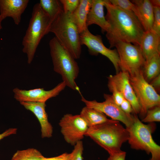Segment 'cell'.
<instances>
[{
  "label": "cell",
  "instance_id": "7a4b0ae2",
  "mask_svg": "<svg viewBox=\"0 0 160 160\" xmlns=\"http://www.w3.org/2000/svg\"><path fill=\"white\" fill-rule=\"evenodd\" d=\"M85 136L89 137L110 155L122 152V144L128 141L129 133L119 121L107 122L88 128Z\"/></svg>",
  "mask_w": 160,
  "mask_h": 160
},
{
  "label": "cell",
  "instance_id": "d6a6232c",
  "mask_svg": "<svg viewBox=\"0 0 160 160\" xmlns=\"http://www.w3.org/2000/svg\"><path fill=\"white\" fill-rule=\"evenodd\" d=\"M149 83L154 89L159 92L160 89V74L153 79Z\"/></svg>",
  "mask_w": 160,
  "mask_h": 160
},
{
  "label": "cell",
  "instance_id": "3957f363",
  "mask_svg": "<svg viewBox=\"0 0 160 160\" xmlns=\"http://www.w3.org/2000/svg\"><path fill=\"white\" fill-rule=\"evenodd\" d=\"M52 22L39 3L34 6L28 28L22 41L23 52L26 54L27 62L33 60L39 43L44 36L49 33Z\"/></svg>",
  "mask_w": 160,
  "mask_h": 160
},
{
  "label": "cell",
  "instance_id": "8992f818",
  "mask_svg": "<svg viewBox=\"0 0 160 160\" xmlns=\"http://www.w3.org/2000/svg\"><path fill=\"white\" fill-rule=\"evenodd\" d=\"M152 123L145 124L134 114L132 124L126 128L129 133L128 141L132 148L151 154V157L149 160H160V146L152 136L155 128V125Z\"/></svg>",
  "mask_w": 160,
  "mask_h": 160
},
{
  "label": "cell",
  "instance_id": "d590c367",
  "mask_svg": "<svg viewBox=\"0 0 160 160\" xmlns=\"http://www.w3.org/2000/svg\"><path fill=\"white\" fill-rule=\"evenodd\" d=\"M3 20V19L2 18V17L0 15V30L2 28L1 23Z\"/></svg>",
  "mask_w": 160,
  "mask_h": 160
},
{
  "label": "cell",
  "instance_id": "52a82bcc",
  "mask_svg": "<svg viewBox=\"0 0 160 160\" xmlns=\"http://www.w3.org/2000/svg\"><path fill=\"white\" fill-rule=\"evenodd\" d=\"M129 78L140 106L139 114L143 119L148 109L160 105V96L145 79L142 70L132 76H129Z\"/></svg>",
  "mask_w": 160,
  "mask_h": 160
},
{
  "label": "cell",
  "instance_id": "44dd1931",
  "mask_svg": "<svg viewBox=\"0 0 160 160\" xmlns=\"http://www.w3.org/2000/svg\"><path fill=\"white\" fill-rule=\"evenodd\" d=\"M142 71L145 79L149 83L160 74V54L155 55L146 62Z\"/></svg>",
  "mask_w": 160,
  "mask_h": 160
},
{
  "label": "cell",
  "instance_id": "f546056e",
  "mask_svg": "<svg viewBox=\"0 0 160 160\" xmlns=\"http://www.w3.org/2000/svg\"><path fill=\"white\" fill-rule=\"evenodd\" d=\"M120 107L124 113L128 115H131V113L133 112L131 104L128 100L125 99H124L120 106Z\"/></svg>",
  "mask_w": 160,
  "mask_h": 160
},
{
  "label": "cell",
  "instance_id": "ac0fdd59",
  "mask_svg": "<svg viewBox=\"0 0 160 160\" xmlns=\"http://www.w3.org/2000/svg\"><path fill=\"white\" fill-rule=\"evenodd\" d=\"M136 6L137 17L145 31L152 30L153 7L149 0H134L131 1Z\"/></svg>",
  "mask_w": 160,
  "mask_h": 160
},
{
  "label": "cell",
  "instance_id": "1f68e13d",
  "mask_svg": "<svg viewBox=\"0 0 160 160\" xmlns=\"http://www.w3.org/2000/svg\"><path fill=\"white\" fill-rule=\"evenodd\" d=\"M126 153L122 151L121 152L110 155L106 160H125Z\"/></svg>",
  "mask_w": 160,
  "mask_h": 160
},
{
  "label": "cell",
  "instance_id": "cb8c5ba5",
  "mask_svg": "<svg viewBox=\"0 0 160 160\" xmlns=\"http://www.w3.org/2000/svg\"><path fill=\"white\" fill-rule=\"evenodd\" d=\"M113 5L125 11L134 13L135 15L137 9L135 5L128 0H108Z\"/></svg>",
  "mask_w": 160,
  "mask_h": 160
},
{
  "label": "cell",
  "instance_id": "7c38bea8",
  "mask_svg": "<svg viewBox=\"0 0 160 160\" xmlns=\"http://www.w3.org/2000/svg\"><path fill=\"white\" fill-rule=\"evenodd\" d=\"M66 86L63 81L51 90H45L43 88L29 90L20 89L17 88L13 90L14 97L20 102L45 103L49 99L55 97L63 90Z\"/></svg>",
  "mask_w": 160,
  "mask_h": 160
},
{
  "label": "cell",
  "instance_id": "836d02e7",
  "mask_svg": "<svg viewBox=\"0 0 160 160\" xmlns=\"http://www.w3.org/2000/svg\"><path fill=\"white\" fill-rule=\"evenodd\" d=\"M17 129L16 128H10L4 132L0 134V140L3 138L12 134L16 133Z\"/></svg>",
  "mask_w": 160,
  "mask_h": 160
},
{
  "label": "cell",
  "instance_id": "ffe728a7",
  "mask_svg": "<svg viewBox=\"0 0 160 160\" xmlns=\"http://www.w3.org/2000/svg\"><path fill=\"white\" fill-rule=\"evenodd\" d=\"M80 115L88 127L101 124L111 120L108 119L106 115L102 112L87 106L82 108Z\"/></svg>",
  "mask_w": 160,
  "mask_h": 160
},
{
  "label": "cell",
  "instance_id": "5b68a950",
  "mask_svg": "<svg viewBox=\"0 0 160 160\" xmlns=\"http://www.w3.org/2000/svg\"><path fill=\"white\" fill-rule=\"evenodd\" d=\"M49 32L55 35L60 43L75 59L80 58L81 51L80 33L70 13L61 12L52 23Z\"/></svg>",
  "mask_w": 160,
  "mask_h": 160
},
{
  "label": "cell",
  "instance_id": "83f0119b",
  "mask_svg": "<svg viewBox=\"0 0 160 160\" xmlns=\"http://www.w3.org/2000/svg\"><path fill=\"white\" fill-rule=\"evenodd\" d=\"M153 10L152 30L160 36V7H153Z\"/></svg>",
  "mask_w": 160,
  "mask_h": 160
},
{
  "label": "cell",
  "instance_id": "d6986e66",
  "mask_svg": "<svg viewBox=\"0 0 160 160\" xmlns=\"http://www.w3.org/2000/svg\"><path fill=\"white\" fill-rule=\"evenodd\" d=\"M92 2V0H80L77 8L70 14L71 18L77 27L80 33L88 28L86 21Z\"/></svg>",
  "mask_w": 160,
  "mask_h": 160
},
{
  "label": "cell",
  "instance_id": "4dcf8cb0",
  "mask_svg": "<svg viewBox=\"0 0 160 160\" xmlns=\"http://www.w3.org/2000/svg\"><path fill=\"white\" fill-rule=\"evenodd\" d=\"M71 156V153H64L56 156L50 158L44 157L42 160H69Z\"/></svg>",
  "mask_w": 160,
  "mask_h": 160
},
{
  "label": "cell",
  "instance_id": "f1b7e54d",
  "mask_svg": "<svg viewBox=\"0 0 160 160\" xmlns=\"http://www.w3.org/2000/svg\"><path fill=\"white\" fill-rule=\"evenodd\" d=\"M74 146L69 160H83V145L82 141H78Z\"/></svg>",
  "mask_w": 160,
  "mask_h": 160
},
{
  "label": "cell",
  "instance_id": "8fae6325",
  "mask_svg": "<svg viewBox=\"0 0 160 160\" xmlns=\"http://www.w3.org/2000/svg\"><path fill=\"white\" fill-rule=\"evenodd\" d=\"M81 100L86 106L100 111L111 117L113 120L121 122L126 127H129L133 121V115H128L124 113L114 102L111 95L104 94L105 100L99 102L95 100H88L81 94Z\"/></svg>",
  "mask_w": 160,
  "mask_h": 160
},
{
  "label": "cell",
  "instance_id": "5bb4252c",
  "mask_svg": "<svg viewBox=\"0 0 160 160\" xmlns=\"http://www.w3.org/2000/svg\"><path fill=\"white\" fill-rule=\"evenodd\" d=\"M20 103L26 109L31 112L38 119L41 125L42 137H51L53 128L48 120V116L45 111V103L21 102Z\"/></svg>",
  "mask_w": 160,
  "mask_h": 160
},
{
  "label": "cell",
  "instance_id": "277c9868",
  "mask_svg": "<svg viewBox=\"0 0 160 160\" xmlns=\"http://www.w3.org/2000/svg\"><path fill=\"white\" fill-rule=\"evenodd\" d=\"M49 45L54 71L60 75L66 86L80 92L75 81L79 71L75 59L55 37L50 40Z\"/></svg>",
  "mask_w": 160,
  "mask_h": 160
},
{
  "label": "cell",
  "instance_id": "e575fe53",
  "mask_svg": "<svg viewBox=\"0 0 160 160\" xmlns=\"http://www.w3.org/2000/svg\"><path fill=\"white\" fill-rule=\"evenodd\" d=\"M150 1L153 7H160V0H151Z\"/></svg>",
  "mask_w": 160,
  "mask_h": 160
},
{
  "label": "cell",
  "instance_id": "6da1fadb",
  "mask_svg": "<svg viewBox=\"0 0 160 160\" xmlns=\"http://www.w3.org/2000/svg\"><path fill=\"white\" fill-rule=\"evenodd\" d=\"M104 6L110 25L106 35L110 48L120 41L140 46L145 31L135 15L113 5L108 0H104Z\"/></svg>",
  "mask_w": 160,
  "mask_h": 160
},
{
  "label": "cell",
  "instance_id": "9a60e30c",
  "mask_svg": "<svg viewBox=\"0 0 160 160\" xmlns=\"http://www.w3.org/2000/svg\"><path fill=\"white\" fill-rule=\"evenodd\" d=\"M29 2L28 0H0V15L3 20L11 17L15 24L19 25Z\"/></svg>",
  "mask_w": 160,
  "mask_h": 160
},
{
  "label": "cell",
  "instance_id": "ba28073f",
  "mask_svg": "<svg viewBox=\"0 0 160 160\" xmlns=\"http://www.w3.org/2000/svg\"><path fill=\"white\" fill-rule=\"evenodd\" d=\"M114 47L119 58L120 71L132 76L142 70L146 61L140 46L120 41L116 43Z\"/></svg>",
  "mask_w": 160,
  "mask_h": 160
},
{
  "label": "cell",
  "instance_id": "4316f807",
  "mask_svg": "<svg viewBox=\"0 0 160 160\" xmlns=\"http://www.w3.org/2000/svg\"><path fill=\"white\" fill-rule=\"evenodd\" d=\"M65 13H72L78 7L80 0H60Z\"/></svg>",
  "mask_w": 160,
  "mask_h": 160
},
{
  "label": "cell",
  "instance_id": "d4e9b609",
  "mask_svg": "<svg viewBox=\"0 0 160 160\" xmlns=\"http://www.w3.org/2000/svg\"><path fill=\"white\" fill-rule=\"evenodd\" d=\"M160 121V105L153 107L148 109L142 122L153 123Z\"/></svg>",
  "mask_w": 160,
  "mask_h": 160
},
{
  "label": "cell",
  "instance_id": "2e32d148",
  "mask_svg": "<svg viewBox=\"0 0 160 160\" xmlns=\"http://www.w3.org/2000/svg\"><path fill=\"white\" fill-rule=\"evenodd\" d=\"M140 46L146 62L157 54H160V36L152 30L145 31Z\"/></svg>",
  "mask_w": 160,
  "mask_h": 160
},
{
  "label": "cell",
  "instance_id": "484cf974",
  "mask_svg": "<svg viewBox=\"0 0 160 160\" xmlns=\"http://www.w3.org/2000/svg\"><path fill=\"white\" fill-rule=\"evenodd\" d=\"M108 86L109 91L112 93V96L114 102L117 105L120 106L125 99L112 83L109 80H108Z\"/></svg>",
  "mask_w": 160,
  "mask_h": 160
},
{
  "label": "cell",
  "instance_id": "e0dca14e",
  "mask_svg": "<svg viewBox=\"0 0 160 160\" xmlns=\"http://www.w3.org/2000/svg\"><path fill=\"white\" fill-rule=\"evenodd\" d=\"M104 0H92L87 17V27L95 24L100 27L102 32H107L109 30L110 25L104 15Z\"/></svg>",
  "mask_w": 160,
  "mask_h": 160
},
{
  "label": "cell",
  "instance_id": "4fadbf2b",
  "mask_svg": "<svg viewBox=\"0 0 160 160\" xmlns=\"http://www.w3.org/2000/svg\"><path fill=\"white\" fill-rule=\"evenodd\" d=\"M107 78L121 93L124 98L130 103L134 114H139L140 106L130 83L129 74L126 72L120 71L115 75H110Z\"/></svg>",
  "mask_w": 160,
  "mask_h": 160
},
{
  "label": "cell",
  "instance_id": "9c48e42d",
  "mask_svg": "<svg viewBox=\"0 0 160 160\" xmlns=\"http://www.w3.org/2000/svg\"><path fill=\"white\" fill-rule=\"evenodd\" d=\"M80 39L81 45H85L88 48L90 55L97 56L100 54L105 56L113 63L116 73L120 71V60L116 49L107 48L103 44L100 35H93L87 28L80 33Z\"/></svg>",
  "mask_w": 160,
  "mask_h": 160
},
{
  "label": "cell",
  "instance_id": "603a6c76",
  "mask_svg": "<svg viewBox=\"0 0 160 160\" xmlns=\"http://www.w3.org/2000/svg\"><path fill=\"white\" fill-rule=\"evenodd\" d=\"M44 157L37 150L30 148L17 151L14 154L11 160H42Z\"/></svg>",
  "mask_w": 160,
  "mask_h": 160
},
{
  "label": "cell",
  "instance_id": "7402d4cb",
  "mask_svg": "<svg viewBox=\"0 0 160 160\" xmlns=\"http://www.w3.org/2000/svg\"><path fill=\"white\" fill-rule=\"evenodd\" d=\"M39 3L52 23L61 12H63L60 0H40Z\"/></svg>",
  "mask_w": 160,
  "mask_h": 160
},
{
  "label": "cell",
  "instance_id": "30bf717a",
  "mask_svg": "<svg viewBox=\"0 0 160 160\" xmlns=\"http://www.w3.org/2000/svg\"><path fill=\"white\" fill-rule=\"evenodd\" d=\"M59 125L65 140L72 145L83 139L89 128L80 114H65L60 120Z\"/></svg>",
  "mask_w": 160,
  "mask_h": 160
}]
</instances>
